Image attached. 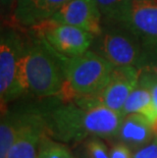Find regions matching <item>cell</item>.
Here are the masks:
<instances>
[{"instance_id": "ba28073f", "label": "cell", "mask_w": 157, "mask_h": 158, "mask_svg": "<svg viewBox=\"0 0 157 158\" xmlns=\"http://www.w3.org/2000/svg\"><path fill=\"white\" fill-rule=\"evenodd\" d=\"M45 133V119L42 112H24L18 137L6 158H38L40 142Z\"/></svg>"}, {"instance_id": "8992f818", "label": "cell", "mask_w": 157, "mask_h": 158, "mask_svg": "<svg viewBox=\"0 0 157 158\" xmlns=\"http://www.w3.org/2000/svg\"><path fill=\"white\" fill-rule=\"evenodd\" d=\"M29 29L65 57H75L88 51L95 38L85 30L53 19H45Z\"/></svg>"}, {"instance_id": "6da1fadb", "label": "cell", "mask_w": 157, "mask_h": 158, "mask_svg": "<svg viewBox=\"0 0 157 158\" xmlns=\"http://www.w3.org/2000/svg\"><path fill=\"white\" fill-rule=\"evenodd\" d=\"M46 134L59 142H83L90 137H116L125 115L121 111L98 104L82 107L73 101L42 112Z\"/></svg>"}, {"instance_id": "5b68a950", "label": "cell", "mask_w": 157, "mask_h": 158, "mask_svg": "<svg viewBox=\"0 0 157 158\" xmlns=\"http://www.w3.org/2000/svg\"><path fill=\"white\" fill-rule=\"evenodd\" d=\"M114 66L137 65L142 39L126 22L102 23V31L95 36L90 48Z\"/></svg>"}, {"instance_id": "8fae6325", "label": "cell", "mask_w": 157, "mask_h": 158, "mask_svg": "<svg viewBox=\"0 0 157 158\" xmlns=\"http://www.w3.org/2000/svg\"><path fill=\"white\" fill-rule=\"evenodd\" d=\"M126 23L142 40L157 41V0H133Z\"/></svg>"}, {"instance_id": "4fadbf2b", "label": "cell", "mask_w": 157, "mask_h": 158, "mask_svg": "<svg viewBox=\"0 0 157 158\" xmlns=\"http://www.w3.org/2000/svg\"><path fill=\"white\" fill-rule=\"evenodd\" d=\"M123 115L131 113H140L146 116L150 122L157 118V110L152 101V96L149 90L141 85H138L126 100L122 109Z\"/></svg>"}, {"instance_id": "e0dca14e", "label": "cell", "mask_w": 157, "mask_h": 158, "mask_svg": "<svg viewBox=\"0 0 157 158\" xmlns=\"http://www.w3.org/2000/svg\"><path fill=\"white\" fill-rule=\"evenodd\" d=\"M136 66L140 70L157 75V41L142 40L141 54Z\"/></svg>"}, {"instance_id": "7a4b0ae2", "label": "cell", "mask_w": 157, "mask_h": 158, "mask_svg": "<svg viewBox=\"0 0 157 158\" xmlns=\"http://www.w3.org/2000/svg\"><path fill=\"white\" fill-rule=\"evenodd\" d=\"M64 57L29 29L25 57L29 92L38 97L58 96L65 83Z\"/></svg>"}, {"instance_id": "44dd1931", "label": "cell", "mask_w": 157, "mask_h": 158, "mask_svg": "<svg viewBox=\"0 0 157 158\" xmlns=\"http://www.w3.org/2000/svg\"><path fill=\"white\" fill-rule=\"evenodd\" d=\"M110 158H133V150L118 141L110 149Z\"/></svg>"}, {"instance_id": "7c38bea8", "label": "cell", "mask_w": 157, "mask_h": 158, "mask_svg": "<svg viewBox=\"0 0 157 158\" xmlns=\"http://www.w3.org/2000/svg\"><path fill=\"white\" fill-rule=\"evenodd\" d=\"M116 138L133 151L144 147L154 139L151 122L140 113H131L123 117Z\"/></svg>"}, {"instance_id": "603a6c76", "label": "cell", "mask_w": 157, "mask_h": 158, "mask_svg": "<svg viewBox=\"0 0 157 158\" xmlns=\"http://www.w3.org/2000/svg\"><path fill=\"white\" fill-rule=\"evenodd\" d=\"M151 124H152V130H153V133H154V136L157 138V118L154 122H152Z\"/></svg>"}, {"instance_id": "2e32d148", "label": "cell", "mask_w": 157, "mask_h": 158, "mask_svg": "<svg viewBox=\"0 0 157 158\" xmlns=\"http://www.w3.org/2000/svg\"><path fill=\"white\" fill-rule=\"evenodd\" d=\"M38 158H76L69 148L59 141H54L47 134L41 138Z\"/></svg>"}, {"instance_id": "7402d4cb", "label": "cell", "mask_w": 157, "mask_h": 158, "mask_svg": "<svg viewBox=\"0 0 157 158\" xmlns=\"http://www.w3.org/2000/svg\"><path fill=\"white\" fill-rule=\"evenodd\" d=\"M16 1L18 0H0V2H1V8H2V11L4 10H8L9 8H13L14 9V6L16 4Z\"/></svg>"}, {"instance_id": "d6986e66", "label": "cell", "mask_w": 157, "mask_h": 158, "mask_svg": "<svg viewBox=\"0 0 157 158\" xmlns=\"http://www.w3.org/2000/svg\"><path fill=\"white\" fill-rule=\"evenodd\" d=\"M139 85L149 90L152 96V101L157 110V75L146 70H140Z\"/></svg>"}, {"instance_id": "ac0fdd59", "label": "cell", "mask_w": 157, "mask_h": 158, "mask_svg": "<svg viewBox=\"0 0 157 158\" xmlns=\"http://www.w3.org/2000/svg\"><path fill=\"white\" fill-rule=\"evenodd\" d=\"M80 158H110V151L99 137H90L83 141Z\"/></svg>"}, {"instance_id": "5bb4252c", "label": "cell", "mask_w": 157, "mask_h": 158, "mask_svg": "<svg viewBox=\"0 0 157 158\" xmlns=\"http://www.w3.org/2000/svg\"><path fill=\"white\" fill-rule=\"evenodd\" d=\"M23 113H3L0 123V158H6L18 137L23 122Z\"/></svg>"}, {"instance_id": "3957f363", "label": "cell", "mask_w": 157, "mask_h": 158, "mask_svg": "<svg viewBox=\"0 0 157 158\" xmlns=\"http://www.w3.org/2000/svg\"><path fill=\"white\" fill-rule=\"evenodd\" d=\"M115 66L93 50L75 57H64L65 83L57 96L72 101L76 96L94 95L107 85Z\"/></svg>"}, {"instance_id": "9c48e42d", "label": "cell", "mask_w": 157, "mask_h": 158, "mask_svg": "<svg viewBox=\"0 0 157 158\" xmlns=\"http://www.w3.org/2000/svg\"><path fill=\"white\" fill-rule=\"evenodd\" d=\"M98 36L102 31V15L96 0H71L52 18Z\"/></svg>"}, {"instance_id": "52a82bcc", "label": "cell", "mask_w": 157, "mask_h": 158, "mask_svg": "<svg viewBox=\"0 0 157 158\" xmlns=\"http://www.w3.org/2000/svg\"><path fill=\"white\" fill-rule=\"evenodd\" d=\"M140 69L137 66H115L107 85L96 94L102 105L121 111L126 100L139 85Z\"/></svg>"}, {"instance_id": "ffe728a7", "label": "cell", "mask_w": 157, "mask_h": 158, "mask_svg": "<svg viewBox=\"0 0 157 158\" xmlns=\"http://www.w3.org/2000/svg\"><path fill=\"white\" fill-rule=\"evenodd\" d=\"M133 158H157V138L155 137L148 145L133 151Z\"/></svg>"}, {"instance_id": "30bf717a", "label": "cell", "mask_w": 157, "mask_h": 158, "mask_svg": "<svg viewBox=\"0 0 157 158\" xmlns=\"http://www.w3.org/2000/svg\"><path fill=\"white\" fill-rule=\"evenodd\" d=\"M71 0H18L12 13L13 21L21 28L29 29L52 18Z\"/></svg>"}, {"instance_id": "277c9868", "label": "cell", "mask_w": 157, "mask_h": 158, "mask_svg": "<svg viewBox=\"0 0 157 158\" xmlns=\"http://www.w3.org/2000/svg\"><path fill=\"white\" fill-rule=\"evenodd\" d=\"M27 35L13 27L1 29L0 38V98L3 108L29 92L25 79Z\"/></svg>"}, {"instance_id": "9a60e30c", "label": "cell", "mask_w": 157, "mask_h": 158, "mask_svg": "<svg viewBox=\"0 0 157 158\" xmlns=\"http://www.w3.org/2000/svg\"><path fill=\"white\" fill-rule=\"evenodd\" d=\"M133 0H96L102 15V23L128 21Z\"/></svg>"}]
</instances>
